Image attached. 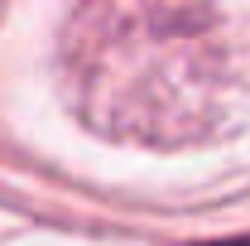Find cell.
<instances>
[{"mask_svg":"<svg viewBox=\"0 0 250 246\" xmlns=\"http://www.w3.org/2000/svg\"><path fill=\"white\" fill-rule=\"evenodd\" d=\"M212 246H250V237H236V242H212Z\"/></svg>","mask_w":250,"mask_h":246,"instance_id":"cell-1","label":"cell"}]
</instances>
